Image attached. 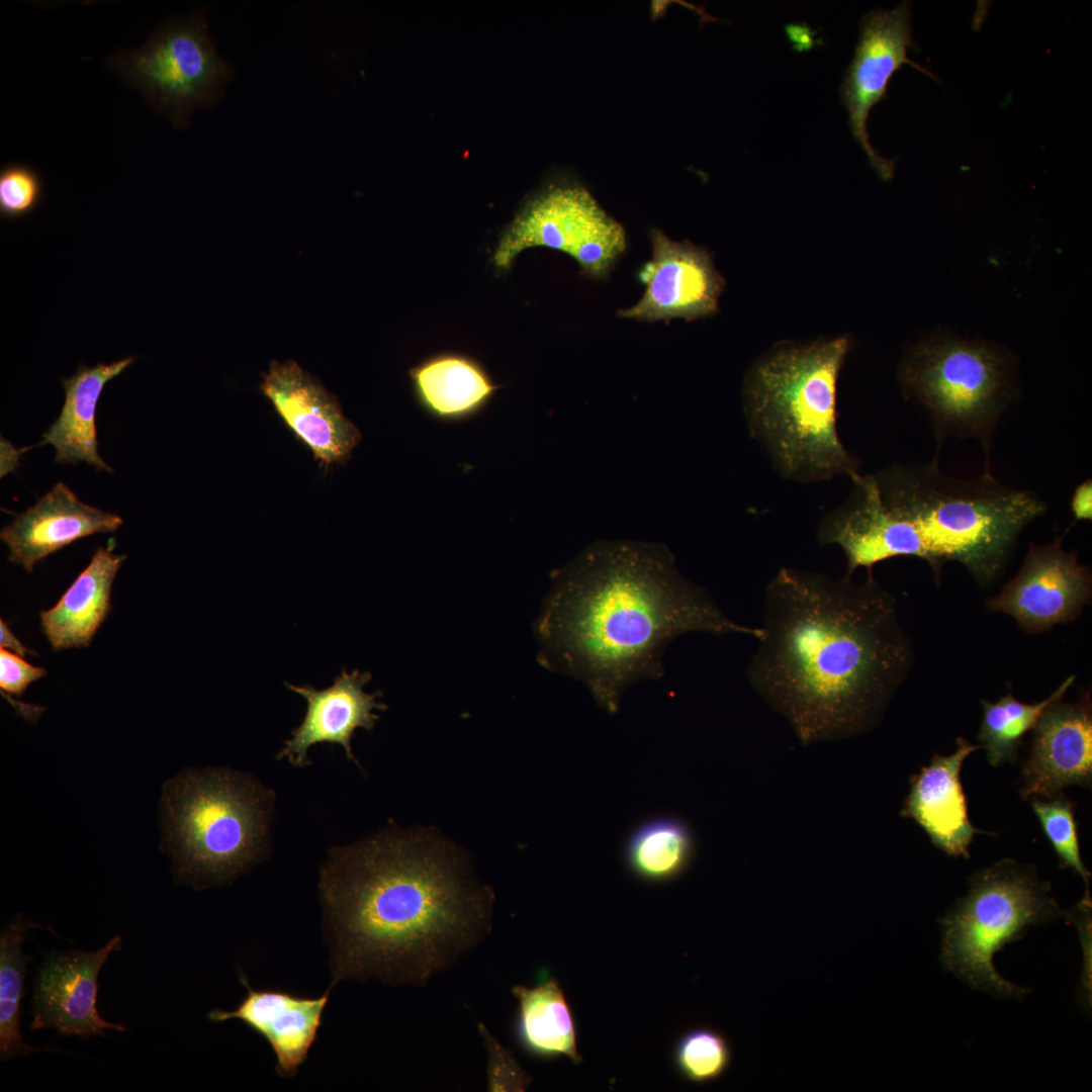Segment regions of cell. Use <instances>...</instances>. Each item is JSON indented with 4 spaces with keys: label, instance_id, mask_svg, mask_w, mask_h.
I'll list each match as a JSON object with an SVG mask.
<instances>
[{
    "label": "cell",
    "instance_id": "obj_1",
    "mask_svg": "<svg viewBox=\"0 0 1092 1092\" xmlns=\"http://www.w3.org/2000/svg\"><path fill=\"white\" fill-rule=\"evenodd\" d=\"M747 678L804 743L864 733L913 664L894 596L869 572L833 579L781 568Z\"/></svg>",
    "mask_w": 1092,
    "mask_h": 1092
},
{
    "label": "cell",
    "instance_id": "obj_2",
    "mask_svg": "<svg viewBox=\"0 0 1092 1092\" xmlns=\"http://www.w3.org/2000/svg\"><path fill=\"white\" fill-rule=\"evenodd\" d=\"M332 984L424 986L490 934L494 894L451 845L384 832L336 848L321 872Z\"/></svg>",
    "mask_w": 1092,
    "mask_h": 1092
},
{
    "label": "cell",
    "instance_id": "obj_3",
    "mask_svg": "<svg viewBox=\"0 0 1092 1092\" xmlns=\"http://www.w3.org/2000/svg\"><path fill=\"white\" fill-rule=\"evenodd\" d=\"M691 632L762 634L682 576L667 546L632 540L597 541L557 571L535 622L540 663L611 714L632 685L662 677L666 647Z\"/></svg>",
    "mask_w": 1092,
    "mask_h": 1092
},
{
    "label": "cell",
    "instance_id": "obj_4",
    "mask_svg": "<svg viewBox=\"0 0 1092 1092\" xmlns=\"http://www.w3.org/2000/svg\"><path fill=\"white\" fill-rule=\"evenodd\" d=\"M851 480L850 496L817 533L821 544L843 550L846 575L913 556L928 563L937 584L954 561L988 587L1004 573L1025 527L1048 510L1037 493L1007 486L991 472L971 480L948 476L936 456L929 465H892Z\"/></svg>",
    "mask_w": 1092,
    "mask_h": 1092
},
{
    "label": "cell",
    "instance_id": "obj_5",
    "mask_svg": "<svg viewBox=\"0 0 1092 1092\" xmlns=\"http://www.w3.org/2000/svg\"><path fill=\"white\" fill-rule=\"evenodd\" d=\"M849 348L846 337L782 345L746 375L750 429L787 476L814 481L858 473L859 462L843 447L836 426L837 379Z\"/></svg>",
    "mask_w": 1092,
    "mask_h": 1092
},
{
    "label": "cell",
    "instance_id": "obj_6",
    "mask_svg": "<svg viewBox=\"0 0 1092 1092\" xmlns=\"http://www.w3.org/2000/svg\"><path fill=\"white\" fill-rule=\"evenodd\" d=\"M967 896L939 919L940 961L971 987L995 997L1021 999L1029 991L1005 980L993 959L1030 926L1068 919L1031 866L1004 858L969 879Z\"/></svg>",
    "mask_w": 1092,
    "mask_h": 1092
},
{
    "label": "cell",
    "instance_id": "obj_7",
    "mask_svg": "<svg viewBox=\"0 0 1092 1092\" xmlns=\"http://www.w3.org/2000/svg\"><path fill=\"white\" fill-rule=\"evenodd\" d=\"M1014 361L991 343L931 337L904 355L898 379L905 397L929 416L935 456L948 438L975 439L990 470L992 438L1017 395Z\"/></svg>",
    "mask_w": 1092,
    "mask_h": 1092
},
{
    "label": "cell",
    "instance_id": "obj_8",
    "mask_svg": "<svg viewBox=\"0 0 1092 1092\" xmlns=\"http://www.w3.org/2000/svg\"><path fill=\"white\" fill-rule=\"evenodd\" d=\"M267 795L238 774L186 771L164 787L167 841L178 871L194 881H230L255 861L266 828Z\"/></svg>",
    "mask_w": 1092,
    "mask_h": 1092
},
{
    "label": "cell",
    "instance_id": "obj_9",
    "mask_svg": "<svg viewBox=\"0 0 1092 1092\" xmlns=\"http://www.w3.org/2000/svg\"><path fill=\"white\" fill-rule=\"evenodd\" d=\"M105 64L176 128L188 126L195 110L213 105L233 77L199 12L162 23L144 46L120 50Z\"/></svg>",
    "mask_w": 1092,
    "mask_h": 1092
},
{
    "label": "cell",
    "instance_id": "obj_10",
    "mask_svg": "<svg viewBox=\"0 0 1092 1092\" xmlns=\"http://www.w3.org/2000/svg\"><path fill=\"white\" fill-rule=\"evenodd\" d=\"M626 234L582 186L556 185L532 199L503 234L492 263L511 268L517 256L533 247H545L573 258L581 272L606 279L626 250Z\"/></svg>",
    "mask_w": 1092,
    "mask_h": 1092
},
{
    "label": "cell",
    "instance_id": "obj_11",
    "mask_svg": "<svg viewBox=\"0 0 1092 1092\" xmlns=\"http://www.w3.org/2000/svg\"><path fill=\"white\" fill-rule=\"evenodd\" d=\"M1067 531L1050 543L1030 542L1018 572L987 600V609L1031 634L1075 621L1091 601L1092 575L1076 552L1063 548Z\"/></svg>",
    "mask_w": 1092,
    "mask_h": 1092
},
{
    "label": "cell",
    "instance_id": "obj_12",
    "mask_svg": "<svg viewBox=\"0 0 1092 1092\" xmlns=\"http://www.w3.org/2000/svg\"><path fill=\"white\" fill-rule=\"evenodd\" d=\"M911 31L906 1L892 10L868 13L861 20L854 56L841 84V100L848 112L851 133L872 168L886 181L894 176L895 162L872 147L867 129L870 111L886 97L889 81L902 65H911L934 78L907 57L908 48L913 46Z\"/></svg>",
    "mask_w": 1092,
    "mask_h": 1092
},
{
    "label": "cell",
    "instance_id": "obj_13",
    "mask_svg": "<svg viewBox=\"0 0 1092 1092\" xmlns=\"http://www.w3.org/2000/svg\"><path fill=\"white\" fill-rule=\"evenodd\" d=\"M652 257L640 273L645 291L618 315L641 322L688 321L717 311L724 280L707 250L689 241L675 242L662 231L649 234Z\"/></svg>",
    "mask_w": 1092,
    "mask_h": 1092
},
{
    "label": "cell",
    "instance_id": "obj_14",
    "mask_svg": "<svg viewBox=\"0 0 1092 1092\" xmlns=\"http://www.w3.org/2000/svg\"><path fill=\"white\" fill-rule=\"evenodd\" d=\"M261 390L323 466L344 462L359 444L361 433L337 398L296 362L273 361Z\"/></svg>",
    "mask_w": 1092,
    "mask_h": 1092
},
{
    "label": "cell",
    "instance_id": "obj_15",
    "mask_svg": "<svg viewBox=\"0 0 1092 1092\" xmlns=\"http://www.w3.org/2000/svg\"><path fill=\"white\" fill-rule=\"evenodd\" d=\"M1032 731L1022 763L1023 799L1051 798L1072 785L1092 782V705L1089 694L1073 703H1051Z\"/></svg>",
    "mask_w": 1092,
    "mask_h": 1092
},
{
    "label": "cell",
    "instance_id": "obj_16",
    "mask_svg": "<svg viewBox=\"0 0 1092 1092\" xmlns=\"http://www.w3.org/2000/svg\"><path fill=\"white\" fill-rule=\"evenodd\" d=\"M120 946V936L116 935L94 952H53L35 982L30 1028L50 1027L62 1035L83 1039L104 1035V1029L123 1031L124 1026L105 1021L96 1008L99 971Z\"/></svg>",
    "mask_w": 1092,
    "mask_h": 1092
},
{
    "label": "cell",
    "instance_id": "obj_17",
    "mask_svg": "<svg viewBox=\"0 0 1092 1092\" xmlns=\"http://www.w3.org/2000/svg\"><path fill=\"white\" fill-rule=\"evenodd\" d=\"M982 748L963 737L948 755L934 754L929 763L910 780L909 793L901 816L912 819L929 836L931 843L953 857L970 858V845L976 834L987 833L970 821L968 802L961 782L965 759Z\"/></svg>",
    "mask_w": 1092,
    "mask_h": 1092
},
{
    "label": "cell",
    "instance_id": "obj_18",
    "mask_svg": "<svg viewBox=\"0 0 1092 1092\" xmlns=\"http://www.w3.org/2000/svg\"><path fill=\"white\" fill-rule=\"evenodd\" d=\"M240 980L246 988L241 1002L232 1011L211 1010L208 1019L240 1020L269 1043L278 1075L294 1076L317 1038L331 989L317 997H304L280 989H255L244 974Z\"/></svg>",
    "mask_w": 1092,
    "mask_h": 1092
},
{
    "label": "cell",
    "instance_id": "obj_19",
    "mask_svg": "<svg viewBox=\"0 0 1092 1092\" xmlns=\"http://www.w3.org/2000/svg\"><path fill=\"white\" fill-rule=\"evenodd\" d=\"M371 679L368 671L343 670L335 677L334 684L324 690H316L309 685L302 687L285 684L286 687L302 696L307 702V710L302 723L291 732V738L285 741L278 758H287L295 766H304L310 746L330 742L343 746L346 756L355 760L351 749V738L358 728L371 730L378 719L374 710H385L386 705L376 700L379 693H366L364 686Z\"/></svg>",
    "mask_w": 1092,
    "mask_h": 1092
},
{
    "label": "cell",
    "instance_id": "obj_20",
    "mask_svg": "<svg viewBox=\"0 0 1092 1092\" xmlns=\"http://www.w3.org/2000/svg\"><path fill=\"white\" fill-rule=\"evenodd\" d=\"M120 516L82 503L63 482L1 530L9 561L31 572L34 565L78 539L116 531Z\"/></svg>",
    "mask_w": 1092,
    "mask_h": 1092
},
{
    "label": "cell",
    "instance_id": "obj_21",
    "mask_svg": "<svg viewBox=\"0 0 1092 1092\" xmlns=\"http://www.w3.org/2000/svg\"><path fill=\"white\" fill-rule=\"evenodd\" d=\"M134 361V357L127 356L109 364L98 363L92 367L80 364L72 376L61 379L65 401L59 418L43 434L40 442L55 447L56 462H86L97 470L113 472L98 453L96 407L105 385Z\"/></svg>",
    "mask_w": 1092,
    "mask_h": 1092
},
{
    "label": "cell",
    "instance_id": "obj_22",
    "mask_svg": "<svg viewBox=\"0 0 1092 1092\" xmlns=\"http://www.w3.org/2000/svg\"><path fill=\"white\" fill-rule=\"evenodd\" d=\"M123 560L99 547L59 602L40 612L41 631L55 651L90 645L111 610V587Z\"/></svg>",
    "mask_w": 1092,
    "mask_h": 1092
},
{
    "label": "cell",
    "instance_id": "obj_23",
    "mask_svg": "<svg viewBox=\"0 0 1092 1092\" xmlns=\"http://www.w3.org/2000/svg\"><path fill=\"white\" fill-rule=\"evenodd\" d=\"M512 993L518 1001L516 1036L523 1049L538 1058L567 1057L580 1064L573 1014L559 983L546 977L534 987L516 985Z\"/></svg>",
    "mask_w": 1092,
    "mask_h": 1092
},
{
    "label": "cell",
    "instance_id": "obj_24",
    "mask_svg": "<svg viewBox=\"0 0 1092 1092\" xmlns=\"http://www.w3.org/2000/svg\"><path fill=\"white\" fill-rule=\"evenodd\" d=\"M411 378L422 405L448 420L475 413L497 388L477 362L454 353L426 360L411 370Z\"/></svg>",
    "mask_w": 1092,
    "mask_h": 1092
},
{
    "label": "cell",
    "instance_id": "obj_25",
    "mask_svg": "<svg viewBox=\"0 0 1092 1092\" xmlns=\"http://www.w3.org/2000/svg\"><path fill=\"white\" fill-rule=\"evenodd\" d=\"M696 840L681 819L660 815L640 822L624 846L627 868L637 878L662 883L680 876L692 862Z\"/></svg>",
    "mask_w": 1092,
    "mask_h": 1092
},
{
    "label": "cell",
    "instance_id": "obj_26",
    "mask_svg": "<svg viewBox=\"0 0 1092 1092\" xmlns=\"http://www.w3.org/2000/svg\"><path fill=\"white\" fill-rule=\"evenodd\" d=\"M1076 676H1068L1046 699L1032 704L1018 701L1011 693L997 702L982 700L983 717L978 733L982 748L992 766L1013 762L1023 737L1031 731L1044 709L1064 698Z\"/></svg>",
    "mask_w": 1092,
    "mask_h": 1092
},
{
    "label": "cell",
    "instance_id": "obj_27",
    "mask_svg": "<svg viewBox=\"0 0 1092 1092\" xmlns=\"http://www.w3.org/2000/svg\"><path fill=\"white\" fill-rule=\"evenodd\" d=\"M38 927L20 915L0 936V1055L1 1060L43 1051L23 1042L19 1029L26 958L21 946L25 932Z\"/></svg>",
    "mask_w": 1092,
    "mask_h": 1092
},
{
    "label": "cell",
    "instance_id": "obj_28",
    "mask_svg": "<svg viewBox=\"0 0 1092 1092\" xmlns=\"http://www.w3.org/2000/svg\"><path fill=\"white\" fill-rule=\"evenodd\" d=\"M1030 803L1060 866L1075 871L1088 887L1091 874L1080 854L1072 802L1060 793L1051 798H1032Z\"/></svg>",
    "mask_w": 1092,
    "mask_h": 1092
},
{
    "label": "cell",
    "instance_id": "obj_29",
    "mask_svg": "<svg viewBox=\"0 0 1092 1092\" xmlns=\"http://www.w3.org/2000/svg\"><path fill=\"white\" fill-rule=\"evenodd\" d=\"M731 1057V1048L726 1038L708 1027L689 1030L679 1038L674 1050L678 1071L695 1083H707L719 1078L728 1069Z\"/></svg>",
    "mask_w": 1092,
    "mask_h": 1092
},
{
    "label": "cell",
    "instance_id": "obj_30",
    "mask_svg": "<svg viewBox=\"0 0 1092 1092\" xmlns=\"http://www.w3.org/2000/svg\"><path fill=\"white\" fill-rule=\"evenodd\" d=\"M42 196L43 182L36 169L22 163L1 167L0 215L3 219L17 220L31 214Z\"/></svg>",
    "mask_w": 1092,
    "mask_h": 1092
},
{
    "label": "cell",
    "instance_id": "obj_31",
    "mask_svg": "<svg viewBox=\"0 0 1092 1092\" xmlns=\"http://www.w3.org/2000/svg\"><path fill=\"white\" fill-rule=\"evenodd\" d=\"M478 1031L487 1053V1091L523 1092L527 1090L532 1078L522 1069L514 1055L503 1046L481 1022L478 1023Z\"/></svg>",
    "mask_w": 1092,
    "mask_h": 1092
},
{
    "label": "cell",
    "instance_id": "obj_32",
    "mask_svg": "<svg viewBox=\"0 0 1092 1092\" xmlns=\"http://www.w3.org/2000/svg\"><path fill=\"white\" fill-rule=\"evenodd\" d=\"M46 673V668L33 666L19 655L0 648V688L5 694L19 697Z\"/></svg>",
    "mask_w": 1092,
    "mask_h": 1092
},
{
    "label": "cell",
    "instance_id": "obj_33",
    "mask_svg": "<svg viewBox=\"0 0 1092 1092\" xmlns=\"http://www.w3.org/2000/svg\"><path fill=\"white\" fill-rule=\"evenodd\" d=\"M1068 920L1077 925L1083 949V972L1079 985V998L1085 1007L1091 1005V898L1089 891L1070 911Z\"/></svg>",
    "mask_w": 1092,
    "mask_h": 1092
},
{
    "label": "cell",
    "instance_id": "obj_34",
    "mask_svg": "<svg viewBox=\"0 0 1092 1092\" xmlns=\"http://www.w3.org/2000/svg\"><path fill=\"white\" fill-rule=\"evenodd\" d=\"M1070 508L1076 521L1092 519V481L1091 478L1079 483L1072 494Z\"/></svg>",
    "mask_w": 1092,
    "mask_h": 1092
},
{
    "label": "cell",
    "instance_id": "obj_35",
    "mask_svg": "<svg viewBox=\"0 0 1092 1092\" xmlns=\"http://www.w3.org/2000/svg\"><path fill=\"white\" fill-rule=\"evenodd\" d=\"M0 646L3 649L8 648L12 650L15 654L19 655L22 658L25 657L27 653H31L34 656L37 655L34 651L28 649L18 640V638L12 633L7 624L2 619L0 620Z\"/></svg>",
    "mask_w": 1092,
    "mask_h": 1092
},
{
    "label": "cell",
    "instance_id": "obj_36",
    "mask_svg": "<svg viewBox=\"0 0 1092 1092\" xmlns=\"http://www.w3.org/2000/svg\"><path fill=\"white\" fill-rule=\"evenodd\" d=\"M20 450H16L3 437H1V476L15 469L18 465Z\"/></svg>",
    "mask_w": 1092,
    "mask_h": 1092
}]
</instances>
